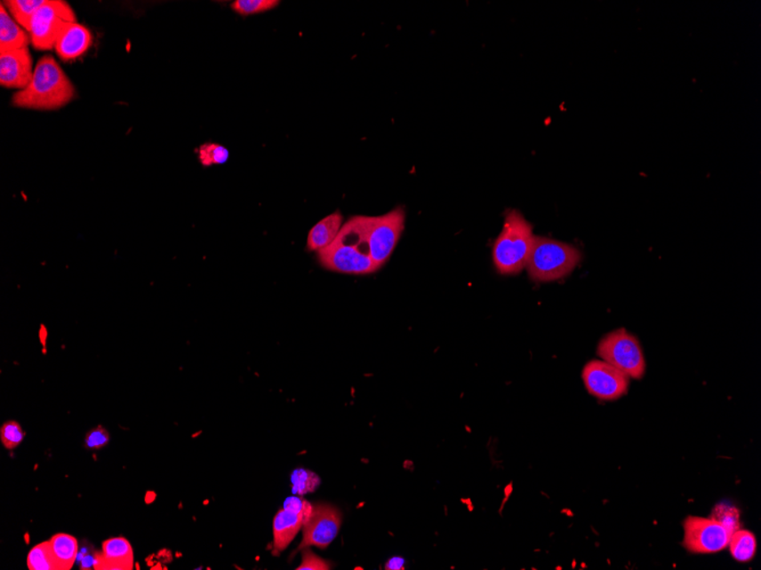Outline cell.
<instances>
[{
	"mask_svg": "<svg viewBox=\"0 0 761 570\" xmlns=\"http://www.w3.org/2000/svg\"><path fill=\"white\" fill-rule=\"evenodd\" d=\"M110 442V435L108 431L102 426H97L89 431L84 439V444L89 450H100L108 446Z\"/></svg>",
	"mask_w": 761,
	"mask_h": 570,
	"instance_id": "26",
	"label": "cell"
},
{
	"mask_svg": "<svg viewBox=\"0 0 761 570\" xmlns=\"http://www.w3.org/2000/svg\"><path fill=\"white\" fill-rule=\"evenodd\" d=\"M727 547L730 548L731 555L736 561L749 563L756 556V536L751 532L738 529L732 534Z\"/></svg>",
	"mask_w": 761,
	"mask_h": 570,
	"instance_id": "18",
	"label": "cell"
},
{
	"mask_svg": "<svg viewBox=\"0 0 761 570\" xmlns=\"http://www.w3.org/2000/svg\"><path fill=\"white\" fill-rule=\"evenodd\" d=\"M406 214L402 208L380 217H367V242L372 260L382 268L394 253L404 232Z\"/></svg>",
	"mask_w": 761,
	"mask_h": 570,
	"instance_id": "6",
	"label": "cell"
},
{
	"mask_svg": "<svg viewBox=\"0 0 761 570\" xmlns=\"http://www.w3.org/2000/svg\"><path fill=\"white\" fill-rule=\"evenodd\" d=\"M710 519L717 521L719 525L732 534L740 529V511L735 505L720 503L716 505L710 515Z\"/></svg>",
	"mask_w": 761,
	"mask_h": 570,
	"instance_id": "21",
	"label": "cell"
},
{
	"mask_svg": "<svg viewBox=\"0 0 761 570\" xmlns=\"http://www.w3.org/2000/svg\"><path fill=\"white\" fill-rule=\"evenodd\" d=\"M341 523L342 515L339 509L329 504L316 505L309 519L303 525V539L299 549L329 547L338 536Z\"/></svg>",
	"mask_w": 761,
	"mask_h": 570,
	"instance_id": "10",
	"label": "cell"
},
{
	"mask_svg": "<svg viewBox=\"0 0 761 570\" xmlns=\"http://www.w3.org/2000/svg\"><path fill=\"white\" fill-rule=\"evenodd\" d=\"M198 160L204 167L225 164L229 159L228 149L220 144L206 143L197 149Z\"/></svg>",
	"mask_w": 761,
	"mask_h": 570,
	"instance_id": "22",
	"label": "cell"
},
{
	"mask_svg": "<svg viewBox=\"0 0 761 570\" xmlns=\"http://www.w3.org/2000/svg\"><path fill=\"white\" fill-rule=\"evenodd\" d=\"M278 0H236L232 8L240 15H253L265 13L278 6Z\"/></svg>",
	"mask_w": 761,
	"mask_h": 570,
	"instance_id": "24",
	"label": "cell"
},
{
	"mask_svg": "<svg viewBox=\"0 0 761 570\" xmlns=\"http://www.w3.org/2000/svg\"><path fill=\"white\" fill-rule=\"evenodd\" d=\"M24 438H26V432H24L21 424L14 422V420L6 422L0 428V439L7 450H14L23 442Z\"/></svg>",
	"mask_w": 761,
	"mask_h": 570,
	"instance_id": "25",
	"label": "cell"
},
{
	"mask_svg": "<svg viewBox=\"0 0 761 570\" xmlns=\"http://www.w3.org/2000/svg\"><path fill=\"white\" fill-rule=\"evenodd\" d=\"M332 565L329 561L322 559L321 557L316 556L310 550H305L302 556V564L299 566V570H326L331 569Z\"/></svg>",
	"mask_w": 761,
	"mask_h": 570,
	"instance_id": "27",
	"label": "cell"
},
{
	"mask_svg": "<svg viewBox=\"0 0 761 570\" xmlns=\"http://www.w3.org/2000/svg\"><path fill=\"white\" fill-rule=\"evenodd\" d=\"M291 482H292V492L294 495L302 496L307 495V493L317 490L321 480H319V477L314 474V472L299 468L291 476Z\"/></svg>",
	"mask_w": 761,
	"mask_h": 570,
	"instance_id": "23",
	"label": "cell"
},
{
	"mask_svg": "<svg viewBox=\"0 0 761 570\" xmlns=\"http://www.w3.org/2000/svg\"><path fill=\"white\" fill-rule=\"evenodd\" d=\"M581 377L589 393L602 401H615L629 393V376L601 359L587 363Z\"/></svg>",
	"mask_w": 761,
	"mask_h": 570,
	"instance_id": "8",
	"label": "cell"
},
{
	"mask_svg": "<svg viewBox=\"0 0 761 570\" xmlns=\"http://www.w3.org/2000/svg\"><path fill=\"white\" fill-rule=\"evenodd\" d=\"M76 89L66 72L52 56H44L35 67L29 86L16 92L13 105L28 110L54 111L75 99Z\"/></svg>",
	"mask_w": 761,
	"mask_h": 570,
	"instance_id": "2",
	"label": "cell"
},
{
	"mask_svg": "<svg viewBox=\"0 0 761 570\" xmlns=\"http://www.w3.org/2000/svg\"><path fill=\"white\" fill-rule=\"evenodd\" d=\"M92 44V35L83 24L71 22L60 31L55 44L56 54L63 60H72L80 58Z\"/></svg>",
	"mask_w": 761,
	"mask_h": 570,
	"instance_id": "12",
	"label": "cell"
},
{
	"mask_svg": "<svg viewBox=\"0 0 761 570\" xmlns=\"http://www.w3.org/2000/svg\"><path fill=\"white\" fill-rule=\"evenodd\" d=\"M58 570H70L78 557L79 544L76 537L59 533L50 540Z\"/></svg>",
	"mask_w": 761,
	"mask_h": 570,
	"instance_id": "17",
	"label": "cell"
},
{
	"mask_svg": "<svg viewBox=\"0 0 761 570\" xmlns=\"http://www.w3.org/2000/svg\"><path fill=\"white\" fill-rule=\"evenodd\" d=\"M29 38L26 31L7 13L5 6H0V51L28 48Z\"/></svg>",
	"mask_w": 761,
	"mask_h": 570,
	"instance_id": "16",
	"label": "cell"
},
{
	"mask_svg": "<svg viewBox=\"0 0 761 570\" xmlns=\"http://www.w3.org/2000/svg\"><path fill=\"white\" fill-rule=\"evenodd\" d=\"M343 226V217L340 212H334L324 218L311 228L307 238V248L313 252H319L329 246L338 237Z\"/></svg>",
	"mask_w": 761,
	"mask_h": 570,
	"instance_id": "15",
	"label": "cell"
},
{
	"mask_svg": "<svg viewBox=\"0 0 761 570\" xmlns=\"http://www.w3.org/2000/svg\"><path fill=\"white\" fill-rule=\"evenodd\" d=\"M534 234L533 226L519 211L506 212L503 229L493 246V260L498 273L516 276L527 265Z\"/></svg>",
	"mask_w": 761,
	"mask_h": 570,
	"instance_id": "3",
	"label": "cell"
},
{
	"mask_svg": "<svg viewBox=\"0 0 761 570\" xmlns=\"http://www.w3.org/2000/svg\"><path fill=\"white\" fill-rule=\"evenodd\" d=\"M313 512H295L283 508L275 516L273 523V553L279 555L303 528Z\"/></svg>",
	"mask_w": 761,
	"mask_h": 570,
	"instance_id": "13",
	"label": "cell"
},
{
	"mask_svg": "<svg viewBox=\"0 0 761 570\" xmlns=\"http://www.w3.org/2000/svg\"><path fill=\"white\" fill-rule=\"evenodd\" d=\"M44 3L46 0H8V2H2L3 5L13 16L14 21L28 32L30 29L32 18Z\"/></svg>",
	"mask_w": 761,
	"mask_h": 570,
	"instance_id": "19",
	"label": "cell"
},
{
	"mask_svg": "<svg viewBox=\"0 0 761 570\" xmlns=\"http://www.w3.org/2000/svg\"><path fill=\"white\" fill-rule=\"evenodd\" d=\"M30 570H58L50 541L36 545L30 550L27 559Z\"/></svg>",
	"mask_w": 761,
	"mask_h": 570,
	"instance_id": "20",
	"label": "cell"
},
{
	"mask_svg": "<svg viewBox=\"0 0 761 570\" xmlns=\"http://www.w3.org/2000/svg\"><path fill=\"white\" fill-rule=\"evenodd\" d=\"M683 547L691 553H717L727 548L731 534L717 521L690 516L683 523Z\"/></svg>",
	"mask_w": 761,
	"mask_h": 570,
	"instance_id": "9",
	"label": "cell"
},
{
	"mask_svg": "<svg viewBox=\"0 0 761 570\" xmlns=\"http://www.w3.org/2000/svg\"><path fill=\"white\" fill-rule=\"evenodd\" d=\"M34 72L28 48L0 51V84L3 87L23 91L29 86Z\"/></svg>",
	"mask_w": 761,
	"mask_h": 570,
	"instance_id": "11",
	"label": "cell"
},
{
	"mask_svg": "<svg viewBox=\"0 0 761 570\" xmlns=\"http://www.w3.org/2000/svg\"><path fill=\"white\" fill-rule=\"evenodd\" d=\"M405 561L403 558H392L386 565V569H404Z\"/></svg>",
	"mask_w": 761,
	"mask_h": 570,
	"instance_id": "28",
	"label": "cell"
},
{
	"mask_svg": "<svg viewBox=\"0 0 761 570\" xmlns=\"http://www.w3.org/2000/svg\"><path fill=\"white\" fill-rule=\"evenodd\" d=\"M324 268L334 273L364 276L379 268L372 260L367 242V217H355L346 224L329 248L319 250Z\"/></svg>",
	"mask_w": 761,
	"mask_h": 570,
	"instance_id": "1",
	"label": "cell"
},
{
	"mask_svg": "<svg viewBox=\"0 0 761 570\" xmlns=\"http://www.w3.org/2000/svg\"><path fill=\"white\" fill-rule=\"evenodd\" d=\"M581 250L564 241L534 237L527 265L533 281L550 282L569 276L581 261Z\"/></svg>",
	"mask_w": 761,
	"mask_h": 570,
	"instance_id": "4",
	"label": "cell"
},
{
	"mask_svg": "<svg viewBox=\"0 0 761 570\" xmlns=\"http://www.w3.org/2000/svg\"><path fill=\"white\" fill-rule=\"evenodd\" d=\"M597 355L629 378L642 379L645 375L646 362L641 344L626 329L605 335L598 343Z\"/></svg>",
	"mask_w": 761,
	"mask_h": 570,
	"instance_id": "5",
	"label": "cell"
},
{
	"mask_svg": "<svg viewBox=\"0 0 761 570\" xmlns=\"http://www.w3.org/2000/svg\"><path fill=\"white\" fill-rule=\"evenodd\" d=\"M71 22H76V18L67 2L46 0L31 20L29 34L32 44L38 51L52 50L60 31Z\"/></svg>",
	"mask_w": 761,
	"mask_h": 570,
	"instance_id": "7",
	"label": "cell"
},
{
	"mask_svg": "<svg viewBox=\"0 0 761 570\" xmlns=\"http://www.w3.org/2000/svg\"><path fill=\"white\" fill-rule=\"evenodd\" d=\"M133 550L124 537H113L103 542L102 552L97 553L95 569L132 570L133 569Z\"/></svg>",
	"mask_w": 761,
	"mask_h": 570,
	"instance_id": "14",
	"label": "cell"
}]
</instances>
